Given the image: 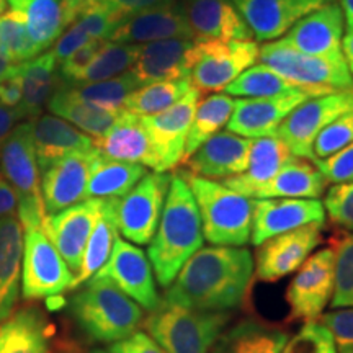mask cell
I'll return each instance as SVG.
<instances>
[{"mask_svg":"<svg viewBox=\"0 0 353 353\" xmlns=\"http://www.w3.org/2000/svg\"><path fill=\"white\" fill-rule=\"evenodd\" d=\"M252 254L244 247H201L165 291V304L228 312L244 304L254 278Z\"/></svg>","mask_w":353,"mask_h":353,"instance_id":"obj_1","label":"cell"},{"mask_svg":"<svg viewBox=\"0 0 353 353\" xmlns=\"http://www.w3.org/2000/svg\"><path fill=\"white\" fill-rule=\"evenodd\" d=\"M203 241L195 196L182 174L172 175L157 231L149 242V262L162 288H169L185 262L201 249Z\"/></svg>","mask_w":353,"mask_h":353,"instance_id":"obj_2","label":"cell"},{"mask_svg":"<svg viewBox=\"0 0 353 353\" xmlns=\"http://www.w3.org/2000/svg\"><path fill=\"white\" fill-rule=\"evenodd\" d=\"M70 314L90 341L114 343L143 322V309L107 278L94 276L70 299Z\"/></svg>","mask_w":353,"mask_h":353,"instance_id":"obj_3","label":"cell"},{"mask_svg":"<svg viewBox=\"0 0 353 353\" xmlns=\"http://www.w3.org/2000/svg\"><path fill=\"white\" fill-rule=\"evenodd\" d=\"M198 211L203 236L211 245L244 247L252 236L254 200L216 180L183 172Z\"/></svg>","mask_w":353,"mask_h":353,"instance_id":"obj_4","label":"cell"},{"mask_svg":"<svg viewBox=\"0 0 353 353\" xmlns=\"http://www.w3.org/2000/svg\"><path fill=\"white\" fill-rule=\"evenodd\" d=\"M229 319V312L195 311L162 301L145 319V329L165 353H210Z\"/></svg>","mask_w":353,"mask_h":353,"instance_id":"obj_5","label":"cell"},{"mask_svg":"<svg viewBox=\"0 0 353 353\" xmlns=\"http://www.w3.org/2000/svg\"><path fill=\"white\" fill-rule=\"evenodd\" d=\"M259 61L304 88L311 99L337 92H353V76L343 56L335 59L306 56L275 39L260 46Z\"/></svg>","mask_w":353,"mask_h":353,"instance_id":"obj_6","label":"cell"},{"mask_svg":"<svg viewBox=\"0 0 353 353\" xmlns=\"http://www.w3.org/2000/svg\"><path fill=\"white\" fill-rule=\"evenodd\" d=\"M0 176L6 179L19 198V219L23 229L43 228L46 219L39 187V167L34 151L32 121L21 123L0 148Z\"/></svg>","mask_w":353,"mask_h":353,"instance_id":"obj_7","label":"cell"},{"mask_svg":"<svg viewBox=\"0 0 353 353\" xmlns=\"http://www.w3.org/2000/svg\"><path fill=\"white\" fill-rule=\"evenodd\" d=\"M170 176L165 172L145 174L125 196L117 198V229L125 239L138 245L152 241L169 192Z\"/></svg>","mask_w":353,"mask_h":353,"instance_id":"obj_8","label":"cell"},{"mask_svg":"<svg viewBox=\"0 0 353 353\" xmlns=\"http://www.w3.org/2000/svg\"><path fill=\"white\" fill-rule=\"evenodd\" d=\"M259 50L260 46L252 39L196 41V59L190 74L192 87L200 95L224 90L234 79L257 63Z\"/></svg>","mask_w":353,"mask_h":353,"instance_id":"obj_9","label":"cell"},{"mask_svg":"<svg viewBox=\"0 0 353 353\" xmlns=\"http://www.w3.org/2000/svg\"><path fill=\"white\" fill-rule=\"evenodd\" d=\"M74 275L41 226L25 229L21 294L25 301L52 298L72 286Z\"/></svg>","mask_w":353,"mask_h":353,"instance_id":"obj_10","label":"cell"},{"mask_svg":"<svg viewBox=\"0 0 353 353\" xmlns=\"http://www.w3.org/2000/svg\"><path fill=\"white\" fill-rule=\"evenodd\" d=\"M352 110L353 92H337L307 99L285 118L275 131V136L288 145L294 156L314 161L312 144L316 136L335 118Z\"/></svg>","mask_w":353,"mask_h":353,"instance_id":"obj_11","label":"cell"},{"mask_svg":"<svg viewBox=\"0 0 353 353\" xmlns=\"http://www.w3.org/2000/svg\"><path fill=\"white\" fill-rule=\"evenodd\" d=\"M335 252L322 249L306 259L286 291V303L293 321H316L334 294Z\"/></svg>","mask_w":353,"mask_h":353,"instance_id":"obj_12","label":"cell"},{"mask_svg":"<svg viewBox=\"0 0 353 353\" xmlns=\"http://www.w3.org/2000/svg\"><path fill=\"white\" fill-rule=\"evenodd\" d=\"M95 276L107 278L117 285L126 296L148 311H156L162 304L154 281L152 267L139 247L117 236L108 262ZM94 278V276H92Z\"/></svg>","mask_w":353,"mask_h":353,"instance_id":"obj_13","label":"cell"},{"mask_svg":"<svg viewBox=\"0 0 353 353\" xmlns=\"http://www.w3.org/2000/svg\"><path fill=\"white\" fill-rule=\"evenodd\" d=\"M345 17L337 2L322 6L298 20L283 37L278 38L291 50L312 57H342Z\"/></svg>","mask_w":353,"mask_h":353,"instance_id":"obj_14","label":"cell"},{"mask_svg":"<svg viewBox=\"0 0 353 353\" xmlns=\"http://www.w3.org/2000/svg\"><path fill=\"white\" fill-rule=\"evenodd\" d=\"M322 229L324 223H311L265 241L257 249L255 276L260 281H278L296 272L321 244Z\"/></svg>","mask_w":353,"mask_h":353,"instance_id":"obj_15","label":"cell"},{"mask_svg":"<svg viewBox=\"0 0 353 353\" xmlns=\"http://www.w3.org/2000/svg\"><path fill=\"white\" fill-rule=\"evenodd\" d=\"M198 100L200 92L192 88L183 99L164 112L152 117H141L156 151L159 172L175 169L183 161L188 131L195 117Z\"/></svg>","mask_w":353,"mask_h":353,"instance_id":"obj_16","label":"cell"},{"mask_svg":"<svg viewBox=\"0 0 353 353\" xmlns=\"http://www.w3.org/2000/svg\"><path fill=\"white\" fill-rule=\"evenodd\" d=\"M307 99L311 97L303 88L263 99H237L228 130L247 139L273 136L285 118Z\"/></svg>","mask_w":353,"mask_h":353,"instance_id":"obj_17","label":"cell"},{"mask_svg":"<svg viewBox=\"0 0 353 353\" xmlns=\"http://www.w3.org/2000/svg\"><path fill=\"white\" fill-rule=\"evenodd\" d=\"M311 223H325V210L319 200L307 198H265L254 201L252 236L259 247L265 241Z\"/></svg>","mask_w":353,"mask_h":353,"instance_id":"obj_18","label":"cell"},{"mask_svg":"<svg viewBox=\"0 0 353 353\" xmlns=\"http://www.w3.org/2000/svg\"><path fill=\"white\" fill-rule=\"evenodd\" d=\"M103 205V200H85L56 214H48L43 229L76 276L87 241Z\"/></svg>","mask_w":353,"mask_h":353,"instance_id":"obj_19","label":"cell"},{"mask_svg":"<svg viewBox=\"0 0 353 353\" xmlns=\"http://www.w3.org/2000/svg\"><path fill=\"white\" fill-rule=\"evenodd\" d=\"M196 59V41L169 38L139 46V54L130 72L141 85L157 81L188 79Z\"/></svg>","mask_w":353,"mask_h":353,"instance_id":"obj_20","label":"cell"},{"mask_svg":"<svg viewBox=\"0 0 353 353\" xmlns=\"http://www.w3.org/2000/svg\"><path fill=\"white\" fill-rule=\"evenodd\" d=\"M97 156V149L69 154L43 172L41 193L48 214H56L85 200L88 175Z\"/></svg>","mask_w":353,"mask_h":353,"instance_id":"obj_21","label":"cell"},{"mask_svg":"<svg viewBox=\"0 0 353 353\" xmlns=\"http://www.w3.org/2000/svg\"><path fill=\"white\" fill-rule=\"evenodd\" d=\"M252 30L257 41H275L288 30L325 3L334 0H231Z\"/></svg>","mask_w":353,"mask_h":353,"instance_id":"obj_22","label":"cell"},{"mask_svg":"<svg viewBox=\"0 0 353 353\" xmlns=\"http://www.w3.org/2000/svg\"><path fill=\"white\" fill-rule=\"evenodd\" d=\"M252 139L219 131L183 161L185 172L210 180H226L247 169Z\"/></svg>","mask_w":353,"mask_h":353,"instance_id":"obj_23","label":"cell"},{"mask_svg":"<svg viewBox=\"0 0 353 353\" xmlns=\"http://www.w3.org/2000/svg\"><path fill=\"white\" fill-rule=\"evenodd\" d=\"M180 3L195 41H249L254 38L231 0H182Z\"/></svg>","mask_w":353,"mask_h":353,"instance_id":"obj_24","label":"cell"},{"mask_svg":"<svg viewBox=\"0 0 353 353\" xmlns=\"http://www.w3.org/2000/svg\"><path fill=\"white\" fill-rule=\"evenodd\" d=\"M169 38L193 39L179 0L128 17L118 25L108 41L145 44Z\"/></svg>","mask_w":353,"mask_h":353,"instance_id":"obj_25","label":"cell"},{"mask_svg":"<svg viewBox=\"0 0 353 353\" xmlns=\"http://www.w3.org/2000/svg\"><path fill=\"white\" fill-rule=\"evenodd\" d=\"M94 144L100 156L112 161L151 167L154 172H159V161L152 141L143 125V118L138 114L123 110L107 134L94 139Z\"/></svg>","mask_w":353,"mask_h":353,"instance_id":"obj_26","label":"cell"},{"mask_svg":"<svg viewBox=\"0 0 353 353\" xmlns=\"http://www.w3.org/2000/svg\"><path fill=\"white\" fill-rule=\"evenodd\" d=\"M32 132L38 167L41 172H46L52 164L69 154L95 149L92 136L52 114H39L32 120Z\"/></svg>","mask_w":353,"mask_h":353,"instance_id":"obj_27","label":"cell"},{"mask_svg":"<svg viewBox=\"0 0 353 353\" xmlns=\"http://www.w3.org/2000/svg\"><path fill=\"white\" fill-rule=\"evenodd\" d=\"M293 156L294 154L290 151L288 145L275 134L252 139L247 169L239 175L226 179L223 183L228 188L252 198L255 190L273 179L285 162Z\"/></svg>","mask_w":353,"mask_h":353,"instance_id":"obj_28","label":"cell"},{"mask_svg":"<svg viewBox=\"0 0 353 353\" xmlns=\"http://www.w3.org/2000/svg\"><path fill=\"white\" fill-rule=\"evenodd\" d=\"M23 226L17 214L0 218V324L8 319L19 301Z\"/></svg>","mask_w":353,"mask_h":353,"instance_id":"obj_29","label":"cell"},{"mask_svg":"<svg viewBox=\"0 0 353 353\" xmlns=\"http://www.w3.org/2000/svg\"><path fill=\"white\" fill-rule=\"evenodd\" d=\"M327 180L307 159L293 156L285 162L273 179L255 190L252 200L265 198H307L319 200L327 188Z\"/></svg>","mask_w":353,"mask_h":353,"instance_id":"obj_30","label":"cell"},{"mask_svg":"<svg viewBox=\"0 0 353 353\" xmlns=\"http://www.w3.org/2000/svg\"><path fill=\"white\" fill-rule=\"evenodd\" d=\"M0 353H52L51 325L41 309L21 307L0 324Z\"/></svg>","mask_w":353,"mask_h":353,"instance_id":"obj_31","label":"cell"},{"mask_svg":"<svg viewBox=\"0 0 353 353\" xmlns=\"http://www.w3.org/2000/svg\"><path fill=\"white\" fill-rule=\"evenodd\" d=\"M290 334L278 325L244 319L223 330L211 353H281Z\"/></svg>","mask_w":353,"mask_h":353,"instance_id":"obj_32","label":"cell"},{"mask_svg":"<svg viewBox=\"0 0 353 353\" xmlns=\"http://www.w3.org/2000/svg\"><path fill=\"white\" fill-rule=\"evenodd\" d=\"M8 3L25 17L30 38L39 52L54 44L72 23V15L64 0H8Z\"/></svg>","mask_w":353,"mask_h":353,"instance_id":"obj_33","label":"cell"},{"mask_svg":"<svg viewBox=\"0 0 353 353\" xmlns=\"http://www.w3.org/2000/svg\"><path fill=\"white\" fill-rule=\"evenodd\" d=\"M145 174L148 170L144 165L112 161L99 152L88 175L85 200H112L125 196Z\"/></svg>","mask_w":353,"mask_h":353,"instance_id":"obj_34","label":"cell"},{"mask_svg":"<svg viewBox=\"0 0 353 353\" xmlns=\"http://www.w3.org/2000/svg\"><path fill=\"white\" fill-rule=\"evenodd\" d=\"M114 206H117V198L103 200L99 218L95 221V226L92 229L85 250H83L81 268H79L77 275L74 276L70 288H77V286L85 283L92 276H95L100 272V268L108 262L114 245V239L118 236Z\"/></svg>","mask_w":353,"mask_h":353,"instance_id":"obj_35","label":"cell"},{"mask_svg":"<svg viewBox=\"0 0 353 353\" xmlns=\"http://www.w3.org/2000/svg\"><path fill=\"white\" fill-rule=\"evenodd\" d=\"M56 69L57 63L51 52L21 63L23 97L19 105L21 117L34 120L41 114L43 107L48 105V101L56 92Z\"/></svg>","mask_w":353,"mask_h":353,"instance_id":"obj_36","label":"cell"},{"mask_svg":"<svg viewBox=\"0 0 353 353\" xmlns=\"http://www.w3.org/2000/svg\"><path fill=\"white\" fill-rule=\"evenodd\" d=\"M48 108L51 110L56 117H61L63 120L69 121L77 130H81L85 134L92 136L94 139H99L110 131V128L114 125L118 114L108 110L94 107V105L87 103L76 99L69 94L65 87H61L56 90L48 101Z\"/></svg>","mask_w":353,"mask_h":353,"instance_id":"obj_37","label":"cell"},{"mask_svg":"<svg viewBox=\"0 0 353 353\" xmlns=\"http://www.w3.org/2000/svg\"><path fill=\"white\" fill-rule=\"evenodd\" d=\"M234 101L236 100L228 94H211L198 101L195 117L188 131L183 161L228 125L234 110Z\"/></svg>","mask_w":353,"mask_h":353,"instance_id":"obj_38","label":"cell"},{"mask_svg":"<svg viewBox=\"0 0 353 353\" xmlns=\"http://www.w3.org/2000/svg\"><path fill=\"white\" fill-rule=\"evenodd\" d=\"M188 79L157 81L136 88L125 101V110L138 117H152L170 108L192 90Z\"/></svg>","mask_w":353,"mask_h":353,"instance_id":"obj_39","label":"cell"},{"mask_svg":"<svg viewBox=\"0 0 353 353\" xmlns=\"http://www.w3.org/2000/svg\"><path fill=\"white\" fill-rule=\"evenodd\" d=\"M139 46L141 44L107 41L95 59L81 70L68 85H82V83L100 82L121 76L132 68L139 54Z\"/></svg>","mask_w":353,"mask_h":353,"instance_id":"obj_40","label":"cell"},{"mask_svg":"<svg viewBox=\"0 0 353 353\" xmlns=\"http://www.w3.org/2000/svg\"><path fill=\"white\" fill-rule=\"evenodd\" d=\"M138 87H141V83L136 81L130 70L107 81L82 83V85H65L69 94L76 99L114 113L125 110L126 99Z\"/></svg>","mask_w":353,"mask_h":353,"instance_id":"obj_41","label":"cell"},{"mask_svg":"<svg viewBox=\"0 0 353 353\" xmlns=\"http://www.w3.org/2000/svg\"><path fill=\"white\" fill-rule=\"evenodd\" d=\"M296 88L301 87L290 82L288 79H285L268 65L257 64L244 70L224 90L228 95L237 97V99H263V97H275L285 94V92L296 90Z\"/></svg>","mask_w":353,"mask_h":353,"instance_id":"obj_42","label":"cell"},{"mask_svg":"<svg viewBox=\"0 0 353 353\" xmlns=\"http://www.w3.org/2000/svg\"><path fill=\"white\" fill-rule=\"evenodd\" d=\"M0 48H3L17 64L26 63L39 54L30 38L25 17L20 12L12 10L0 17Z\"/></svg>","mask_w":353,"mask_h":353,"instance_id":"obj_43","label":"cell"},{"mask_svg":"<svg viewBox=\"0 0 353 353\" xmlns=\"http://www.w3.org/2000/svg\"><path fill=\"white\" fill-rule=\"evenodd\" d=\"M332 249L335 252V278L330 307H353V234L339 237Z\"/></svg>","mask_w":353,"mask_h":353,"instance_id":"obj_44","label":"cell"},{"mask_svg":"<svg viewBox=\"0 0 353 353\" xmlns=\"http://www.w3.org/2000/svg\"><path fill=\"white\" fill-rule=\"evenodd\" d=\"M74 21H77L92 39H108L123 19L97 0H82L76 8Z\"/></svg>","mask_w":353,"mask_h":353,"instance_id":"obj_45","label":"cell"},{"mask_svg":"<svg viewBox=\"0 0 353 353\" xmlns=\"http://www.w3.org/2000/svg\"><path fill=\"white\" fill-rule=\"evenodd\" d=\"M353 143V110L335 118L332 123L316 136L312 144V156L316 159H325L339 152L345 145Z\"/></svg>","mask_w":353,"mask_h":353,"instance_id":"obj_46","label":"cell"},{"mask_svg":"<svg viewBox=\"0 0 353 353\" xmlns=\"http://www.w3.org/2000/svg\"><path fill=\"white\" fill-rule=\"evenodd\" d=\"M281 353H337L332 334L322 322L309 321L290 339Z\"/></svg>","mask_w":353,"mask_h":353,"instance_id":"obj_47","label":"cell"},{"mask_svg":"<svg viewBox=\"0 0 353 353\" xmlns=\"http://www.w3.org/2000/svg\"><path fill=\"white\" fill-rule=\"evenodd\" d=\"M322 205L335 226L353 232V180L332 185Z\"/></svg>","mask_w":353,"mask_h":353,"instance_id":"obj_48","label":"cell"},{"mask_svg":"<svg viewBox=\"0 0 353 353\" xmlns=\"http://www.w3.org/2000/svg\"><path fill=\"white\" fill-rule=\"evenodd\" d=\"M321 322L332 334L337 353H353V307L332 309Z\"/></svg>","mask_w":353,"mask_h":353,"instance_id":"obj_49","label":"cell"},{"mask_svg":"<svg viewBox=\"0 0 353 353\" xmlns=\"http://www.w3.org/2000/svg\"><path fill=\"white\" fill-rule=\"evenodd\" d=\"M314 165L330 183H348L353 180V143L325 159H316Z\"/></svg>","mask_w":353,"mask_h":353,"instance_id":"obj_50","label":"cell"},{"mask_svg":"<svg viewBox=\"0 0 353 353\" xmlns=\"http://www.w3.org/2000/svg\"><path fill=\"white\" fill-rule=\"evenodd\" d=\"M107 41L108 39H90V41L83 44L82 48H79L72 56H69L68 59L59 65L61 79H63L65 83L72 81L81 70L85 69L87 65L95 59L97 54L101 51V48L105 46Z\"/></svg>","mask_w":353,"mask_h":353,"instance_id":"obj_51","label":"cell"},{"mask_svg":"<svg viewBox=\"0 0 353 353\" xmlns=\"http://www.w3.org/2000/svg\"><path fill=\"white\" fill-rule=\"evenodd\" d=\"M90 39L92 38L83 32L82 26L79 25L77 21H72V23L68 26V30L63 32V34L56 39L54 48H52L51 51V54L54 56L57 65L63 64L69 56H72L79 48H82L83 44L90 41Z\"/></svg>","mask_w":353,"mask_h":353,"instance_id":"obj_52","label":"cell"},{"mask_svg":"<svg viewBox=\"0 0 353 353\" xmlns=\"http://www.w3.org/2000/svg\"><path fill=\"white\" fill-rule=\"evenodd\" d=\"M92 353H165L151 335L144 332H134L128 339L114 342L103 350H94Z\"/></svg>","mask_w":353,"mask_h":353,"instance_id":"obj_53","label":"cell"},{"mask_svg":"<svg viewBox=\"0 0 353 353\" xmlns=\"http://www.w3.org/2000/svg\"><path fill=\"white\" fill-rule=\"evenodd\" d=\"M97 2L103 3L108 8H112L114 13L121 17L123 20L128 17L134 15V13L149 10V8H156L167 3L175 2V0H97Z\"/></svg>","mask_w":353,"mask_h":353,"instance_id":"obj_54","label":"cell"},{"mask_svg":"<svg viewBox=\"0 0 353 353\" xmlns=\"http://www.w3.org/2000/svg\"><path fill=\"white\" fill-rule=\"evenodd\" d=\"M21 97H23V77H21L20 68L19 72L13 74L7 81L0 82V103L12 108H19Z\"/></svg>","mask_w":353,"mask_h":353,"instance_id":"obj_55","label":"cell"},{"mask_svg":"<svg viewBox=\"0 0 353 353\" xmlns=\"http://www.w3.org/2000/svg\"><path fill=\"white\" fill-rule=\"evenodd\" d=\"M19 211V198L15 190L6 179L0 176V218L12 216Z\"/></svg>","mask_w":353,"mask_h":353,"instance_id":"obj_56","label":"cell"},{"mask_svg":"<svg viewBox=\"0 0 353 353\" xmlns=\"http://www.w3.org/2000/svg\"><path fill=\"white\" fill-rule=\"evenodd\" d=\"M21 113L19 108L7 107V105L0 103V148H2L3 141L7 139V136L13 131L15 123L21 120Z\"/></svg>","mask_w":353,"mask_h":353,"instance_id":"obj_57","label":"cell"},{"mask_svg":"<svg viewBox=\"0 0 353 353\" xmlns=\"http://www.w3.org/2000/svg\"><path fill=\"white\" fill-rule=\"evenodd\" d=\"M21 64H17L10 56L7 54L3 48H0V82L7 81L8 77H12L13 74H17L20 70Z\"/></svg>","mask_w":353,"mask_h":353,"instance_id":"obj_58","label":"cell"},{"mask_svg":"<svg viewBox=\"0 0 353 353\" xmlns=\"http://www.w3.org/2000/svg\"><path fill=\"white\" fill-rule=\"evenodd\" d=\"M342 52L343 57H345L348 69H350L353 76V28H347L345 34H343L342 39Z\"/></svg>","mask_w":353,"mask_h":353,"instance_id":"obj_59","label":"cell"},{"mask_svg":"<svg viewBox=\"0 0 353 353\" xmlns=\"http://www.w3.org/2000/svg\"><path fill=\"white\" fill-rule=\"evenodd\" d=\"M343 17H345V28H353V0H339Z\"/></svg>","mask_w":353,"mask_h":353,"instance_id":"obj_60","label":"cell"},{"mask_svg":"<svg viewBox=\"0 0 353 353\" xmlns=\"http://www.w3.org/2000/svg\"><path fill=\"white\" fill-rule=\"evenodd\" d=\"M64 2H65V0H64ZM81 2H82V0H76V2H74V3H69V2H68V6H69L70 8H72L74 15H76V8H77V6H79V3H81Z\"/></svg>","mask_w":353,"mask_h":353,"instance_id":"obj_61","label":"cell"},{"mask_svg":"<svg viewBox=\"0 0 353 353\" xmlns=\"http://www.w3.org/2000/svg\"><path fill=\"white\" fill-rule=\"evenodd\" d=\"M6 8H7L6 0H0V17H2L3 13H6Z\"/></svg>","mask_w":353,"mask_h":353,"instance_id":"obj_62","label":"cell"},{"mask_svg":"<svg viewBox=\"0 0 353 353\" xmlns=\"http://www.w3.org/2000/svg\"><path fill=\"white\" fill-rule=\"evenodd\" d=\"M65 2H69V3H74V2H76V0H65Z\"/></svg>","mask_w":353,"mask_h":353,"instance_id":"obj_63","label":"cell"}]
</instances>
